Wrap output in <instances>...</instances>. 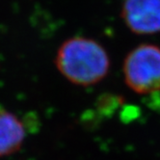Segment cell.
Listing matches in <instances>:
<instances>
[{"label": "cell", "mask_w": 160, "mask_h": 160, "mask_svg": "<svg viewBox=\"0 0 160 160\" xmlns=\"http://www.w3.org/2000/svg\"><path fill=\"white\" fill-rule=\"evenodd\" d=\"M55 66L71 83L87 87L106 77L110 58L103 45L96 40L73 37L60 45L55 56Z\"/></svg>", "instance_id": "1"}, {"label": "cell", "mask_w": 160, "mask_h": 160, "mask_svg": "<svg viewBox=\"0 0 160 160\" xmlns=\"http://www.w3.org/2000/svg\"><path fill=\"white\" fill-rule=\"evenodd\" d=\"M122 73L125 84L136 94L160 92V48L142 43L133 48L124 58Z\"/></svg>", "instance_id": "2"}, {"label": "cell", "mask_w": 160, "mask_h": 160, "mask_svg": "<svg viewBox=\"0 0 160 160\" xmlns=\"http://www.w3.org/2000/svg\"><path fill=\"white\" fill-rule=\"evenodd\" d=\"M121 17L136 35L160 33V0H123Z\"/></svg>", "instance_id": "3"}, {"label": "cell", "mask_w": 160, "mask_h": 160, "mask_svg": "<svg viewBox=\"0 0 160 160\" xmlns=\"http://www.w3.org/2000/svg\"><path fill=\"white\" fill-rule=\"evenodd\" d=\"M26 136V129L17 115L0 108V157L17 152Z\"/></svg>", "instance_id": "4"}]
</instances>
